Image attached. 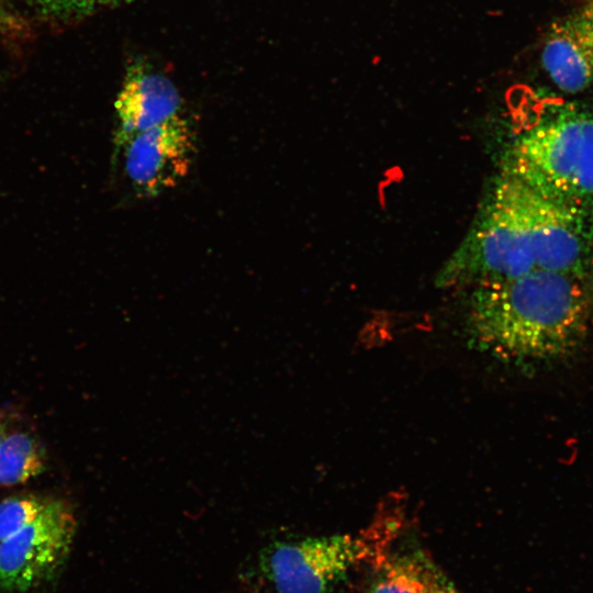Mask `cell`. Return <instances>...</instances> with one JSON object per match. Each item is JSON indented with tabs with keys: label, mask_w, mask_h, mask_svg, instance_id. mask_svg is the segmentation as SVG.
<instances>
[{
	"label": "cell",
	"mask_w": 593,
	"mask_h": 593,
	"mask_svg": "<svg viewBox=\"0 0 593 593\" xmlns=\"http://www.w3.org/2000/svg\"><path fill=\"white\" fill-rule=\"evenodd\" d=\"M368 593H448L452 588L422 557L389 558Z\"/></svg>",
	"instance_id": "30bf717a"
},
{
	"label": "cell",
	"mask_w": 593,
	"mask_h": 593,
	"mask_svg": "<svg viewBox=\"0 0 593 593\" xmlns=\"http://www.w3.org/2000/svg\"><path fill=\"white\" fill-rule=\"evenodd\" d=\"M592 278L534 269L471 288L467 331L474 346L525 363L560 361L584 343L593 320Z\"/></svg>",
	"instance_id": "6da1fadb"
},
{
	"label": "cell",
	"mask_w": 593,
	"mask_h": 593,
	"mask_svg": "<svg viewBox=\"0 0 593 593\" xmlns=\"http://www.w3.org/2000/svg\"><path fill=\"white\" fill-rule=\"evenodd\" d=\"M44 470V454L26 433H13L0 444V485L24 483Z\"/></svg>",
	"instance_id": "8fae6325"
},
{
	"label": "cell",
	"mask_w": 593,
	"mask_h": 593,
	"mask_svg": "<svg viewBox=\"0 0 593 593\" xmlns=\"http://www.w3.org/2000/svg\"><path fill=\"white\" fill-rule=\"evenodd\" d=\"M195 141L180 115L128 137L116 150L124 176L139 198H154L176 187L189 172Z\"/></svg>",
	"instance_id": "52a82bcc"
},
{
	"label": "cell",
	"mask_w": 593,
	"mask_h": 593,
	"mask_svg": "<svg viewBox=\"0 0 593 593\" xmlns=\"http://www.w3.org/2000/svg\"><path fill=\"white\" fill-rule=\"evenodd\" d=\"M502 174L553 201L593 208V115L566 110L517 137Z\"/></svg>",
	"instance_id": "3957f363"
},
{
	"label": "cell",
	"mask_w": 593,
	"mask_h": 593,
	"mask_svg": "<svg viewBox=\"0 0 593 593\" xmlns=\"http://www.w3.org/2000/svg\"><path fill=\"white\" fill-rule=\"evenodd\" d=\"M545 70L568 93L593 85V33L578 13L555 22L541 52Z\"/></svg>",
	"instance_id": "9c48e42d"
},
{
	"label": "cell",
	"mask_w": 593,
	"mask_h": 593,
	"mask_svg": "<svg viewBox=\"0 0 593 593\" xmlns=\"http://www.w3.org/2000/svg\"><path fill=\"white\" fill-rule=\"evenodd\" d=\"M396 534L377 515L359 535L271 541L259 555V567L277 593H328L357 564L379 567Z\"/></svg>",
	"instance_id": "277c9868"
},
{
	"label": "cell",
	"mask_w": 593,
	"mask_h": 593,
	"mask_svg": "<svg viewBox=\"0 0 593 593\" xmlns=\"http://www.w3.org/2000/svg\"><path fill=\"white\" fill-rule=\"evenodd\" d=\"M5 436H7L5 426H4L3 422L0 419V444L3 441Z\"/></svg>",
	"instance_id": "5bb4252c"
},
{
	"label": "cell",
	"mask_w": 593,
	"mask_h": 593,
	"mask_svg": "<svg viewBox=\"0 0 593 593\" xmlns=\"http://www.w3.org/2000/svg\"><path fill=\"white\" fill-rule=\"evenodd\" d=\"M534 269L525 187L501 172L436 283L441 288H473L512 280Z\"/></svg>",
	"instance_id": "7a4b0ae2"
},
{
	"label": "cell",
	"mask_w": 593,
	"mask_h": 593,
	"mask_svg": "<svg viewBox=\"0 0 593 593\" xmlns=\"http://www.w3.org/2000/svg\"><path fill=\"white\" fill-rule=\"evenodd\" d=\"M588 3L591 4V5H593V0H590Z\"/></svg>",
	"instance_id": "2e32d148"
},
{
	"label": "cell",
	"mask_w": 593,
	"mask_h": 593,
	"mask_svg": "<svg viewBox=\"0 0 593 593\" xmlns=\"http://www.w3.org/2000/svg\"><path fill=\"white\" fill-rule=\"evenodd\" d=\"M525 190L536 269L592 278L593 208Z\"/></svg>",
	"instance_id": "8992f818"
},
{
	"label": "cell",
	"mask_w": 593,
	"mask_h": 593,
	"mask_svg": "<svg viewBox=\"0 0 593 593\" xmlns=\"http://www.w3.org/2000/svg\"><path fill=\"white\" fill-rule=\"evenodd\" d=\"M182 100L166 76L137 64L124 80L115 101V150L132 135L181 115Z\"/></svg>",
	"instance_id": "ba28073f"
},
{
	"label": "cell",
	"mask_w": 593,
	"mask_h": 593,
	"mask_svg": "<svg viewBox=\"0 0 593 593\" xmlns=\"http://www.w3.org/2000/svg\"><path fill=\"white\" fill-rule=\"evenodd\" d=\"M48 502L35 495L12 496L0 502V542L33 522Z\"/></svg>",
	"instance_id": "7c38bea8"
},
{
	"label": "cell",
	"mask_w": 593,
	"mask_h": 593,
	"mask_svg": "<svg viewBox=\"0 0 593 593\" xmlns=\"http://www.w3.org/2000/svg\"><path fill=\"white\" fill-rule=\"evenodd\" d=\"M448 593H457L455 589H451Z\"/></svg>",
	"instance_id": "9a60e30c"
},
{
	"label": "cell",
	"mask_w": 593,
	"mask_h": 593,
	"mask_svg": "<svg viewBox=\"0 0 593 593\" xmlns=\"http://www.w3.org/2000/svg\"><path fill=\"white\" fill-rule=\"evenodd\" d=\"M75 530L71 510L49 501L33 522L0 542V591L25 592L48 580L66 559Z\"/></svg>",
	"instance_id": "5b68a950"
},
{
	"label": "cell",
	"mask_w": 593,
	"mask_h": 593,
	"mask_svg": "<svg viewBox=\"0 0 593 593\" xmlns=\"http://www.w3.org/2000/svg\"><path fill=\"white\" fill-rule=\"evenodd\" d=\"M579 14L584 20L585 24L589 26L591 32L593 33V5L586 4Z\"/></svg>",
	"instance_id": "4fadbf2b"
}]
</instances>
